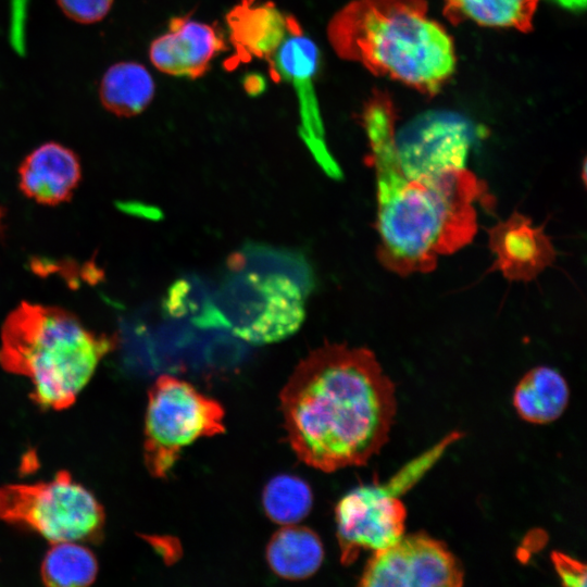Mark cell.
<instances>
[{
  "label": "cell",
  "mask_w": 587,
  "mask_h": 587,
  "mask_svg": "<svg viewBox=\"0 0 587 587\" xmlns=\"http://www.w3.org/2000/svg\"><path fill=\"white\" fill-rule=\"evenodd\" d=\"M472 122L442 110L426 111L394 129L396 163L409 177L465 167L476 138Z\"/></svg>",
  "instance_id": "obj_9"
},
{
  "label": "cell",
  "mask_w": 587,
  "mask_h": 587,
  "mask_svg": "<svg viewBox=\"0 0 587 587\" xmlns=\"http://www.w3.org/2000/svg\"><path fill=\"white\" fill-rule=\"evenodd\" d=\"M333 50L425 92H436L455 68L446 29L430 18L423 0H353L329 20Z\"/></svg>",
  "instance_id": "obj_3"
},
{
  "label": "cell",
  "mask_w": 587,
  "mask_h": 587,
  "mask_svg": "<svg viewBox=\"0 0 587 587\" xmlns=\"http://www.w3.org/2000/svg\"><path fill=\"white\" fill-rule=\"evenodd\" d=\"M537 0H448V11L490 27L525 30L530 27Z\"/></svg>",
  "instance_id": "obj_19"
},
{
  "label": "cell",
  "mask_w": 587,
  "mask_h": 587,
  "mask_svg": "<svg viewBox=\"0 0 587 587\" xmlns=\"http://www.w3.org/2000/svg\"><path fill=\"white\" fill-rule=\"evenodd\" d=\"M319 50L302 28L291 33L268 63L273 79L308 84L316 71Z\"/></svg>",
  "instance_id": "obj_21"
},
{
  "label": "cell",
  "mask_w": 587,
  "mask_h": 587,
  "mask_svg": "<svg viewBox=\"0 0 587 587\" xmlns=\"http://www.w3.org/2000/svg\"><path fill=\"white\" fill-rule=\"evenodd\" d=\"M489 247L495 255L491 270L500 271L510 280H532L555 259L544 227L535 226L521 213H513L489 229Z\"/></svg>",
  "instance_id": "obj_12"
},
{
  "label": "cell",
  "mask_w": 587,
  "mask_h": 587,
  "mask_svg": "<svg viewBox=\"0 0 587 587\" xmlns=\"http://www.w3.org/2000/svg\"><path fill=\"white\" fill-rule=\"evenodd\" d=\"M558 5H560L563 9L570 10V11H583L586 7L587 0H549Z\"/></svg>",
  "instance_id": "obj_25"
},
{
  "label": "cell",
  "mask_w": 587,
  "mask_h": 587,
  "mask_svg": "<svg viewBox=\"0 0 587 587\" xmlns=\"http://www.w3.org/2000/svg\"><path fill=\"white\" fill-rule=\"evenodd\" d=\"M225 412L215 399L172 375H161L148 392L143 462L157 478L165 477L182 451L202 437L222 434Z\"/></svg>",
  "instance_id": "obj_7"
},
{
  "label": "cell",
  "mask_w": 587,
  "mask_h": 587,
  "mask_svg": "<svg viewBox=\"0 0 587 587\" xmlns=\"http://www.w3.org/2000/svg\"><path fill=\"white\" fill-rule=\"evenodd\" d=\"M450 440L408 464L388 483L359 486L338 501L336 535L344 565L355 562L364 550L374 552L401 538L407 509L400 495L422 476Z\"/></svg>",
  "instance_id": "obj_8"
},
{
  "label": "cell",
  "mask_w": 587,
  "mask_h": 587,
  "mask_svg": "<svg viewBox=\"0 0 587 587\" xmlns=\"http://www.w3.org/2000/svg\"><path fill=\"white\" fill-rule=\"evenodd\" d=\"M464 570L448 546L425 532L402 535L373 552L360 576L363 587H460Z\"/></svg>",
  "instance_id": "obj_10"
},
{
  "label": "cell",
  "mask_w": 587,
  "mask_h": 587,
  "mask_svg": "<svg viewBox=\"0 0 587 587\" xmlns=\"http://www.w3.org/2000/svg\"><path fill=\"white\" fill-rule=\"evenodd\" d=\"M1 218H2V214H1V212H0V228H1Z\"/></svg>",
  "instance_id": "obj_26"
},
{
  "label": "cell",
  "mask_w": 587,
  "mask_h": 587,
  "mask_svg": "<svg viewBox=\"0 0 587 587\" xmlns=\"http://www.w3.org/2000/svg\"><path fill=\"white\" fill-rule=\"evenodd\" d=\"M0 520L61 541L99 542L105 514L97 498L66 471L48 482L0 487Z\"/></svg>",
  "instance_id": "obj_6"
},
{
  "label": "cell",
  "mask_w": 587,
  "mask_h": 587,
  "mask_svg": "<svg viewBox=\"0 0 587 587\" xmlns=\"http://www.w3.org/2000/svg\"><path fill=\"white\" fill-rule=\"evenodd\" d=\"M97 573L95 554L78 541L52 544L40 565L41 579L50 587L88 586L93 583Z\"/></svg>",
  "instance_id": "obj_18"
},
{
  "label": "cell",
  "mask_w": 587,
  "mask_h": 587,
  "mask_svg": "<svg viewBox=\"0 0 587 587\" xmlns=\"http://www.w3.org/2000/svg\"><path fill=\"white\" fill-rule=\"evenodd\" d=\"M226 48L213 26L188 16H176L170 21L168 30L151 41L149 60L166 75L197 79Z\"/></svg>",
  "instance_id": "obj_11"
},
{
  "label": "cell",
  "mask_w": 587,
  "mask_h": 587,
  "mask_svg": "<svg viewBox=\"0 0 587 587\" xmlns=\"http://www.w3.org/2000/svg\"><path fill=\"white\" fill-rule=\"evenodd\" d=\"M313 495L302 478L279 474L274 476L262 494V504L267 517L282 526L298 524L310 512Z\"/></svg>",
  "instance_id": "obj_20"
},
{
  "label": "cell",
  "mask_w": 587,
  "mask_h": 587,
  "mask_svg": "<svg viewBox=\"0 0 587 587\" xmlns=\"http://www.w3.org/2000/svg\"><path fill=\"white\" fill-rule=\"evenodd\" d=\"M279 400L291 449L326 473L366 464L388 441L397 412L395 384L375 354L346 344L311 351Z\"/></svg>",
  "instance_id": "obj_1"
},
{
  "label": "cell",
  "mask_w": 587,
  "mask_h": 587,
  "mask_svg": "<svg viewBox=\"0 0 587 587\" xmlns=\"http://www.w3.org/2000/svg\"><path fill=\"white\" fill-rule=\"evenodd\" d=\"M229 39L242 61L259 59L270 63L286 38L300 28L298 21L273 2L242 0L226 15Z\"/></svg>",
  "instance_id": "obj_13"
},
{
  "label": "cell",
  "mask_w": 587,
  "mask_h": 587,
  "mask_svg": "<svg viewBox=\"0 0 587 587\" xmlns=\"http://www.w3.org/2000/svg\"><path fill=\"white\" fill-rule=\"evenodd\" d=\"M377 189V254L399 275L427 273L438 257L455 252L477 232L476 204H489L485 183L465 167L409 177L394 152L395 115L386 99L363 114Z\"/></svg>",
  "instance_id": "obj_2"
},
{
  "label": "cell",
  "mask_w": 587,
  "mask_h": 587,
  "mask_svg": "<svg viewBox=\"0 0 587 587\" xmlns=\"http://www.w3.org/2000/svg\"><path fill=\"white\" fill-rule=\"evenodd\" d=\"M554 569L564 586H585L586 565L578 560L563 553L554 551L551 554Z\"/></svg>",
  "instance_id": "obj_23"
},
{
  "label": "cell",
  "mask_w": 587,
  "mask_h": 587,
  "mask_svg": "<svg viewBox=\"0 0 587 587\" xmlns=\"http://www.w3.org/2000/svg\"><path fill=\"white\" fill-rule=\"evenodd\" d=\"M27 0H12L10 38L13 48L23 52L25 47V22Z\"/></svg>",
  "instance_id": "obj_24"
},
{
  "label": "cell",
  "mask_w": 587,
  "mask_h": 587,
  "mask_svg": "<svg viewBox=\"0 0 587 587\" xmlns=\"http://www.w3.org/2000/svg\"><path fill=\"white\" fill-rule=\"evenodd\" d=\"M324 560V548L319 535L298 524L284 525L271 537L266 561L280 578L301 580L312 576Z\"/></svg>",
  "instance_id": "obj_16"
},
{
  "label": "cell",
  "mask_w": 587,
  "mask_h": 587,
  "mask_svg": "<svg viewBox=\"0 0 587 587\" xmlns=\"http://www.w3.org/2000/svg\"><path fill=\"white\" fill-rule=\"evenodd\" d=\"M230 270L213 302L224 328L250 344H271L300 327L308 289L295 277L242 265Z\"/></svg>",
  "instance_id": "obj_5"
},
{
  "label": "cell",
  "mask_w": 587,
  "mask_h": 587,
  "mask_svg": "<svg viewBox=\"0 0 587 587\" xmlns=\"http://www.w3.org/2000/svg\"><path fill=\"white\" fill-rule=\"evenodd\" d=\"M98 92L107 111L120 117H132L149 107L155 85L146 66L134 61H122L107 68Z\"/></svg>",
  "instance_id": "obj_17"
},
{
  "label": "cell",
  "mask_w": 587,
  "mask_h": 587,
  "mask_svg": "<svg viewBox=\"0 0 587 587\" xmlns=\"http://www.w3.org/2000/svg\"><path fill=\"white\" fill-rule=\"evenodd\" d=\"M113 2L114 0H57L66 17L83 25L102 21L111 11Z\"/></svg>",
  "instance_id": "obj_22"
},
{
  "label": "cell",
  "mask_w": 587,
  "mask_h": 587,
  "mask_svg": "<svg viewBox=\"0 0 587 587\" xmlns=\"http://www.w3.org/2000/svg\"><path fill=\"white\" fill-rule=\"evenodd\" d=\"M570 388L561 373L549 366L529 370L517 383L512 402L517 415L532 424L558 420L569 405Z\"/></svg>",
  "instance_id": "obj_15"
},
{
  "label": "cell",
  "mask_w": 587,
  "mask_h": 587,
  "mask_svg": "<svg viewBox=\"0 0 587 587\" xmlns=\"http://www.w3.org/2000/svg\"><path fill=\"white\" fill-rule=\"evenodd\" d=\"M82 177L76 153L59 142H46L21 163L18 180L25 196L38 203L55 205L68 200Z\"/></svg>",
  "instance_id": "obj_14"
},
{
  "label": "cell",
  "mask_w": 587,
  "mask_h": 587,
  "mask_svg": "<svg viewBox=\"0 0 587 587\" xmlns=\"http://www.w3.org/2000/svg\"><path fill=\"white\" fill-rule=\"evenodd\" d=\"M114 338L88 329L66 310L22 302L4 320L0 366L26 378L47 410L71 407L113 350Z\"/></svg>",
  "instance_id": "obj_4"
}]
</instances>
